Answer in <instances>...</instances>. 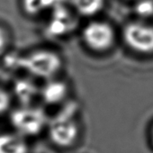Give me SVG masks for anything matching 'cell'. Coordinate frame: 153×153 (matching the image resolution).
<instances>
[{
	"label": "cell",
	"mask_w": 153,
	"mask_h": 153,
	"mask_svg": "<svg viewBox=\"0 0 153 153\" xmlns=\"http://www.w3.org/2000/svg\"><path fill=\"white\" fill-rule=\"evenodd\" d=\"M10 121L16 132L24 138L38 135L48 123L42 108L30 105H23L16 109L11 114Z\"/></svg>",
	"instance_id": "obj_1"
},
{
	"label": "cell",
	"mask_w": 153,
	"mask_h": 153,
	"mask_svg": "<svg viewBox=\"0 0 153 153\" xmlns=\"http://www.w3.org/2000/svg\"><path fill=\"white\" fill-rule=\"evenodd\" d=\"M65 20L66 17L56 16L51 25H49V32L57 36L64 34L68 30V25Z\"/></svg>",
	"instance_id": "obj_10"
},
{
	"label": "cell",
	"mask_w": 153,
	"mask_h": 153,
	"mask_svg": "<svg viewBox=\"0 0 153 153\" xmlns=\"http://www.w3.org/2000/svg\"><path fill=\"white\" fill-rule=\"evenodd\" d=\"M135 11L140 16H150L153 15V1L152 0H140L135 7Z\"/></svg>",
	"instance_id": "obj_11"
},
{
	"label": "cell",
	"mask_w": 153,
	"mask_h": 153,
	"mask_svg": "<svg viewBox=\"0 0 153 153\" xmlns=\"http://www.w3.org/2000/svg\"><path fill=\"white\" fill-rule=\"evenodd\" d=\"M11 105L10 96L2 88H0V115L5 114Z\"/></svg>",
	"instance_id": "obj_12"
},
{
	"label": "cell",
	"mask_w": 153,
	"mask_h": 153,
	"mask_svg": "<svg viewBox=\"0 0 153 153\" xmlns=\"http://www.w3.org/2000/svg\"><path fill=\"white\" fill-rule=\"evenodd\" d=\"M7 36L6 34V32L0 28V57H1L7 49Z\"/></svg>",
	"instance_id": "obj_14"
},
{
	"label": "cell",
	"mask_w": 153,
	"mask_h": 153,
	"mask_svg": "<svg viewBox=\"0 0 153 153\" xmlns=\"http://www.w3.org/2000/svg\"><path fill=\"white\" fill-rule=\"evenodd\" d=\"M72 4L79 14L91 16L102 9L104 0H72Z\"/></svg>",
	"instance_id": "obj_9"
},
{
	"label": "cell",
	"mask_w": 153,
	"mask_h": 153,
	"mask_svg": "<svg viewBox=\"0 0 153 153\" xmlns=\"http://www.w3.org/2000/svg\"><path fill=\"white\" fill-rule=\"evenodd\" d=\"M14 94L23 105H28L40 94V90L33 81L22 79L15 82Z\"/></svg>",
	"instance_id": "obj_8"
},
{
	"label": "cell",
	"mask_w": 153,
	"mask_h": 153,
	"mask_svg": "<svg viewBox=\"0 0 153 153\" xmlns=\"http://www.w3.org/2000/svg\"><path fill=\"white\" fill-rule=\"evenodd\" d=\"M76 108L68 106L65 111L59 112L49 124L51 140L61 148L70 147L79 136V127L73 119Z\"/></svg>",
	"instance_id": "obj_2"
},
{
	"label": "cell",
	"mask_w": 153,
	"mask_h": 153,
	"mask_svg": "<svg viewBox=\"0 0 153 153\" xmlns=\"http://www.w3.org/2000/svg\"><path fill=\"white\" fill-rule=\"evenodd\" d=\"M68 93L66 84L60 80H49L40 90V95L42 100L51 105L61 103Z\"/></svg>",
	"instance_id": "obj_6"
},
{
	"label": "cell",
	"mask_w": 153,
	"mask_h": 153,
	"mask_svg": "<svg viewBox=\"0 0 153 153\" xmlns=\"http://www.w3.org/2000/svg\"><path fill=\"white\" fill-rule=\"evenodd\" d=\"M61 59L51 51H36L23 57L22 68L40 79H51L61 68Z\"/></svg>",
	"instance_id": "obj_3"
},
{
	"label": "cell",
	"mask_w": 153,
	"mask_h": 153,
	"mask_svg": "<svg viewBox=\"0 0 153 153\" xmlns=\"http://www.w3.org/2000/svg\"><path fill=\"white\" fill-rule=\"evenodd\" d=\"M82 36L87 46L98 52L108 50L114 39L112 27L104 22H91L84 28Z\"/></svg>",
	"instance_id": "obj_4"
},
{
	"label": "cell",
	"mask_w": 153,
	"mask_h": 153,
	"mask_svg": "<svg viewBox=\"0 0 153 153\" xmlns=\"http://www.w3.org/2000/svg\"><path fill=\"white\" fill-rule=\"evenodd\" d=\"M0 153H28L25 138L18 133L0 134Z\"/></svg>",
	"instance_id": "obj_7"
},
{
	"label": "cell",
	"mask_w": 153,
	"mask_h": 153,
	"mask_svg": "<svg viewBox=\"0 0 153 153\" xmlns=\"http://www.w3.org/2000/svg\"><path fill=\"white\" fill-rule=\"evenodd\" d=\"M25 7L30 14H37L43 6L42 0H25Z\"/></svg>",
	"instance_id": "obj_13"
},
{
	"label": "cell",
	"mask_w": 153,
	"mask_h": 153,
	"mask_svg": "<svg viewBox=\"0 0 153 153\" xmlns=\"http://www.w3.org/2000/svg\"><path fill=\"white\" fill-rule=\"evenodd\" d=\"M129 47L139 52L153 51V28L141 23L128 25L123 32Z\"/></svg>",
	"instance_id": "obj_5"
}]
</instances>
